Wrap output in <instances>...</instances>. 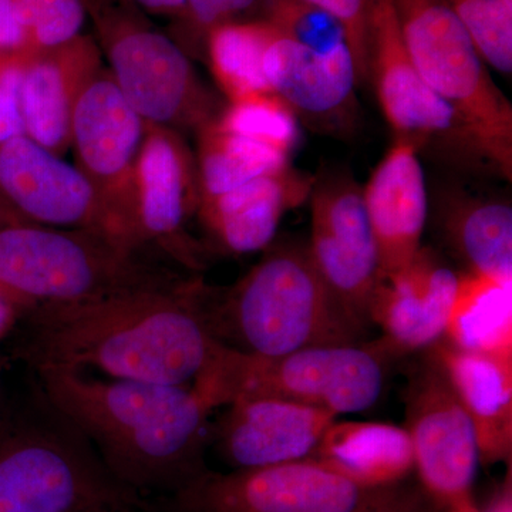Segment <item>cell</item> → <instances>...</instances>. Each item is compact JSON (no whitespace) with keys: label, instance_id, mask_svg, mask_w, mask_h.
Segmentation results:
<instances>
[{"label":"cell","instance_id":"cell-6","mask_svg":"<svg viewBox=\"0 0 512 512\" xmlns=\"http://www.w3.org/2000/svg\"><path fill=\"white\" fill-rule=\"evenodd\" d=\"M390 356L382 340L312 346L278 356L248 355L217 342L191 386L212 410L244 397H274L336 416L360 413L379 400Z\"/></svg>","mask_w":512,"mask_h":512},{"label":"cell","instance_id":"cell-11","mask_svg":"<svg viewBox=\"0 0 512 512\" xmlns=\"http://www.w3.org/2000/svg\"><path fill=\"white\" fill-rule=\"evenodd\" d=\"M367 491L309 458L231 473L205 470L158 503V511L348 512Z\"/></svg>","mask_w":512,"mask_h":512},{"label":"cell","instance_id":"cell-38","mask_svg":"<svg viewBox=\"0 0 512 512\" xmlns=\"http://www.w3.org/2000/svg\"><path fill=\"white\" fill-rule=\"evenodd\" d=\"M22 311L8 299L0 296V340L6 338L18 325Z\"/></svg>","mask_w":512,"mask_h":512},{"label":"cell","instance_id":"cell-23","mask_svg":"<svg viewBox=\"0 0 512 512\" xmlns=\"http://www.w3.org/2000/svg\"><path fill=\"white\" fill-rule=\"evenodd\" d=\"M311 460L363 490L402 483L414 470L407 430L375 421L336 419L323 434Z\"/></svg>","mask_w":512,"mask_h":512},{"label":"cell","instance_id":"cell-43","mask_svg":"<svg viewBox=\"0 0 512 512\" xmlns=\"http://www.w3.org/2000/svg\"><path fill=\"white\" fill-rule=\"evenodd\" d=\"M8 59L9 57L0 56V70H2L3 64H5L6 60Z\"/></svg>","mask_w":512,"mask_h":512},{"label":"cell","instance_id":"cell-3","mask_svg":"<svg viewBox=\"0 0 512 512\" xmlns=\"http://www.w3.org/2000/svg\"><path fill=\"white\" fill-rule=\"evenodd\" d=\"M237 284H202L200 303L215 342L248 355L278 356L323 345H352L365 335L323 284L308 245H269Z\"/></svg>","mask_w":512,"mask_h":512},{"label":"cell","instance_id":"cell-13","mask_svg":"<svg viewBox=\"0 0 512 512\" xmlns=\"http://www.w3.org/2000/svg\"><path fill=\"white\" fill-rule=\"evenodd\" d=\"M200 201L197 164L173 128L147 124L134 178L133 239L138 248L197 272L200 245L187 232Z\"/></svg>","mask_w":512,"mask_h":512},{"label":"cell","instance_id":"cell-44","mask_svg":"<svg viewBox=\"0 0 512 512\" xmlns=\"http://www.w3.org/2000/svg\"><path fill=\"white\" fill-rule=\"evenodd\" d=\"M501 2H503L504 5H507L508 8H512V0H501Z\"/></svg>","mask_w":512,"mask_h":512},{"label":"cell","instance_id":"cell-5","mask_svg":"<svg viewBox=\"0 0 512 512\" xmlns=\"http://www.w3.org/2000/svg\"><path fill=\"white\" fill-rule=\"evenodd\" d=\"M160 258L94 229L5 225L0 227V296L23 313L40 305L177 288L191 279Z\"/></svg>","mask_w":512,"mask_h":512},{"label":"cell","instance_id":"cell-45","mask_svg":"<svg viewBox=\"0 0 512 512\" xmlns=\"http://www.w3.org/2000/svg\"><path fill=\"white\" fill-rule=\"evenodd\" d=\"M0 404H2V400H0Z\"/></svg>","mask_w":512,"mask_h":512},{"label":"cell","instance_id":"cell-16","mask_svg":"<svg viewBox=\"0 0 512 512\" xmlns=\"http://www.w3.org/2000/svg\"><path fill=\"white\" fill-rule=\"evenodd\" d=\"M210 440L232 470L309 460L338 416L306 404L244 397L222 407Z\"/></svg>","mask_w":512,"mask_h":512},{"label":"cell","instance_id":"cell-39","mask_svg":"<svg viewBox=\"0 0 512 512\" xmlns=\"http://www.w3.org/2000/svg\"><path fill=\"white\" fill-rule=\"evenodd\" d=\"M478 512H512L511 473L508 474V478L501 485L500 490L493 495L483 510L478 508Z\"/></svg>","mask_w":512,"mask_h":512},{"label":"cell","instance_id":"cell-12","mask_svg":"<svg viewBox=\"0 0 512 512\" xmlns=\"http://www.w3.org/2000/svg\"><path fill=\"white\" fill-rule=\"evenodd\" d=\"M311 195L309 255L340 308L366 333L382 275L363 188L346 175H336L315 181Z\"/></svg>","mask_w":512,"mask_h":512},{"label":"cell","instance_id":"cell-27","mask_svg":"<svg viewBox=\"0 0 512 512\" xmlns=\"http://www.w3.org/2000/svg\"><path fill=\"white\" fill-rule=\"evenodd\" d=\"M508 286L464 272L463 284L443 338L464 349L511 353L510 306H494L495 296Z\"/></svg>","mask_w":512,"mask_h":512},{"label":"cell","instance_id":"cell-18","mask_svg":"<svg viewBox=\"0 0 512 512\" xmlns=\"http://www.w3.org/2000/svg\"><path fill=\"white\" fill-rule=\"evenodd\" d=\"M363 200L379 251L380 275L392 278L419 254L429 215L416 144L396 137L363 188Z\"/></svg>","mask_w":512,"mask_h":512},{"label":"cell","instance_id":"cell-26","mask_svg":"<svg viewBox=\"0 0 512 512\" xmlns=\"http://www.w3.org/2000/svg\"><path fill=\"white\" fill-rule=\"evenodd\" d=\"M195 164L200 200H205L262 175L286 170L289 156L265 144L227 133L211 120L200 130Z\"/></svg>","mask_w":512,"mask_h":512},{"label":"cell","instance_id":"cell-9","mask_svg":"<svg viewBox=\"0 0 512 512\" xmlns=\"http://www.w3.org/2000/svg\"><path fill=\"white\" fill-rule=\"evenodd\" d=\"M146 128L106 67L87 84L70 127L76 167L93 185L114 235L136 248L134 178Z\"/></svg>","mask_w":512,"mask_h":512},{"label":"cell","instance_id":"cell-36","mask_svg":"<svg viewBox=\"0 0 512 512\" xmlns=\"http://www.w3.org/2000/svg\"><path fill=\"white\" fill-rule=\"evenodd\" d=\"M29 45L15 0H0V56H28Z\"/></svg>","mask_w":512,"mask_h":512},{"label":"cell","instance_id":"cell-7","mask_svg":"<svg viewBox=\"0 0 512 512\" xmlns=\"http://www.w3.org/2000/svg\"><path fill=\"white\" fill-rule=\"evenodd\" d=\"M410 59L495 174L512 180V106L444 0H392Z\"/></svg>","mask_w":512,"mask_h":512},{"label":"cell","instance_id":"cell-15","mask_svg":"<svg viewBox=\"0 0 512 512\" xmlns=\"http://www.w3.org/2000/svg\"><path fill=\"white\" fill-rule=\"evenodd\" d=\"M0 202L30 224L116 237L93 185L76 164L28 136L0 143Z\"/></svg>","mask_w":512,"mask_h":512},{"label":"cell","instance_id":"cell-33","mask_svg":"<svg viewBox=\"0 0 512 512\" xmlns=\"http://www.w3.org/2000/svg\"><path fill=\"white\" fill-rule=\"evenodd\" d=\"M333 16L348 35L350 50L355 59L357 82L370 76L372 52V12L375 0H303Z\"/></svg>","mask_w":512,"mask_h":512},{"label":"cell","instance_id":"cell-1","mask_svg":"<svg viewBox=\"0 0 512 512\" xmlns=\"http://www.w3.org/2000/svg\"><path fill=\"white\" fill-rule=\"evenodd\" d=\"M200 279L30 308L20 315L19 353L33 370L57 367L109 379L190 386L210 362L215 342L202 316Z\"/></svg>","mask_w":512,"mask_h":512},{"label":"cell","instance_id":"cell-4","mask_svg":"<svg viewBox=\"0 0 512 512\" xmlns=\"http://www.w3.org/2000/svg\"><path fill=\"white\" fill-rule=\"evenodd\" d=\"M158 512L119 483L79 429L39 386L0 404V512Z\"/></svg>","mask_w":512,"mask_h":512},{"label":"cell","instance_id":"cell-34","mask_svg":"<svg viewBox=\"0 0 512 512\" xmlns=\"http://www.w3.org/2000/svg\"><path fill=\"white\" fill-rule=\"evenodd\" d=\"M25 57H9L0 70V143L26 136L22 111Z\"/></svg>","mask_w":512,"mask_h":512},{"label":"cell","instance_id":"cell-28","mask_svg":"<svg viewBox=\"0 0 512 512\" xmlns=\"http://www.w3.org/2000/svg\"><path fill=\"white\" fill-rule=\"evenodd\" d=\"M214 123L227 133L265 144L289 157L301 137L295 111L274 93L229 101Z\"/></svg>","mask_w":512,"mask_h":512},{"label":"cell","instance_id":"cell-35","mask_svg":"<svg viewBox=\"0 0 512 512\" xmlns=\"http://www.w3.org/2000/svg\"><path fill=\"white\" fill-rule=\"evenodd\" d=\"M426 491L397 483L367 491L365 498L348 512H441Z\"/></svg>","mask_w":512,"mask_h":512},{"label":"cell","instance_id":"cell-25","mask_svg":"<svg viewBox=\"0 0 512 512\" xmlns=\"http://www.w3.org/2000/svg\"><path fill=\"white\" fill-rule=\"evenodd\" d=\"M275 36L276 29L264 19L225 23L208 33L204 53L229 100L272 93L264 59Z\"/></svg>","mask_w":512,"mask_h":512},{"label":"cell","instance_id":"cell-10","mask_svg":"<svg viewBox=\"0 0 512 512\" xmlns=\"http://www.w3.org/2000/svg\"><path fill=\"white\" fill-rule=\"evenodd\" d=\"M421 488L441 510L476 507L478 448L473 424L441 367L429 355L410 376L406 427Z\"/></svg>","mask_w":512,"mask_h":512},{"label":"cell","instance_id":"cell-21","mask_svg":"<svg viewBox=\"0 0 512 512\" xmlns=\"http://www.w3.org/2000/svg\"><path fill=\"white\" fill-rule=\"evenodd\" d=\"M313 183L311 178L286 168L198 201L197 214L208 237L222 252L254 254L274 242L285 212L311 195Z\"/></svg>","mask_w":512,"mask_h":512},{"label":"cell","instance_id":"cell-24","mask_svg":"<svg viewBox=\"0 0 512 512\" xmlns=\"http://www.w3.org/2000/svg\"><path fill=\"white\" fill-rule=\"evenodd\" d=\"M444 237L467 274L510 285L512 207L498 198L457 197L447 201Z\"/></svg>","mask_w":512,"mask_h":512},{"label":"cell","instance_id":"cell-14","mask_svg":"<svg viewBox=\"0 0 512 512\" xmlns=\"http://www.w3.org/2000/svg\"><path fill=\"white\" fill-rule=\"evenodd\" d=\"M370 76L384 117L396 131L421 147L483 161L454 110L421 77L410 59L392 0H375L372 12Z\"/></svg>","mask_w":512,"mask_h":512},{"label":"cell","instance_id":"cell-19","mask_svg":"<svg viewBox=\"0 0 512 512\" xmlns=\"http://www.w3.org/2000/svg\"><path fill=\"white\" fill-rule=\"evenodd\" d=\"M99 43L89 35L25 57L22 111L25 134L64 157L70 150L74 107L103 69Z\"/></svg>","mask_w":512,"mask_h":512},{"label":"cell","instance_id":"cell-32","mask_svg":"<svg viewBox=\"0 0 512 512\" xmlns=\"http://www.w3.org/2000/svg\"><path fill=\"white\" fill-rule=\"evenodd\" d=\"M265 0H185L174 16L173 39L185 53H204L205 39L212 29L238 22L249 12L264 6Z\"/></svg>","mask_w":512,"mask_h":512},{"label":"cell","instance_id":"cell-22","mask_svg":"<svg viewBox=\"0 0 512 512\" xmlns=\"http://www.w3.org/2000/svg\"><path fill=\"white\" fill-rule=\"evenodd\" d=\"M264 72L272 93L296 116L325 121L348 109L357 83L350 50L323 55L276 30L265 53Z\"/></svg>","mask_w":512,"mask_h":512},{"label":"cell","instance_id":"cell-41","mask_svg":"<svg viewBox=\"0 0 512 512\" xmlns=\"http://www.w3.org/2000/svg\"><path fill=\"white\" fill-rule=\"evenodd\" d=\"M441 512H478V507L467 508V510H446Z\"/></svg>","mask_w":512,"mask_h":512},{"label":"cell","instance_id":"cell-40","mask_svg":"<svg viewBox=\"0 0 512 512\" xmlns=\"http://www.w3.org/2000/svg\"><path fill=\"white\" fill-rule=\"evenodd\" d=\"M22 222H26L16 215L15 212L10 211L5 204L0 202V227H5V225L10 224H22Z\"/></svg>","mask_w":512,"mask_h":512},{"label":"cell","instance_id":"cell-31","mask_svg":"<svg viewBox=\"0 0 512 512\" xmlns=\"http://www.w3.org/2000/svg\"><path fill=\"white\" fill-rule=\"evenodd\" d=\"M28 37L29 55L70 42L82 35L84 0H15ZM26 56V57H28Z\"/></svg>","mask_w":512,"mask_h":512},{"label":"cell","instance_id":"cell-20","mask_svg":"<svg viewBox=\"0 0 512 512\" xmlns=\"http://www.w3.org/2000/svg\"><path fill=\"white\" fill-rule=\"evenodd\" d=\"M427 353L446 375L476 434L478 460L510 463L512 352L464 349L440 339Z\"/></svg>","mask_w":512,"mask_h":512},{"label":"cell","instance_id":"cell-8","mask_svg":"<svg viewBox=\"0 0 512 512\" xmlns=\"http://www.w3.org/2000/svg\"><path fill=\"white\" fill-rule=\"evenodd\" d=\"M101 55L130 106L147 124L181 130L214 120V101L190 56L136 8L101 5L94 13Z\"/></svg>","mask_w":512,"mask_h":512},{"label":"cell","instance_id":"cell-30","mask_svg":"<svg viewBox=\"0 0 512 512\" xmlns=\"http://www.w3.org/2000/svg\"><path fill=\"white\" fill-rule=\"evenodd\" d=\"M470 33L487 66L512 72V8L501 0H444Z\"/></svg>","mask_w":512,"mask_h":512},{"label":"cell","instance_id":"cell-29","mask_svg":"<svg viewBox=\"0 0 512 512\" xmlns=\"http://www.w3.org/2000/svg\"><path fill=\"white\" fill-rule=\"evenodd\" d=\"M264 20L281 35L323 55L350 50L338 20L303 0H265ZM352 52V50H350Z\"/></svg>","mask_w":512,"mask_h":512},{"label":"cell","instance_id":"cell-17","mask_svg":"<svg viewBox=\"0 0 512 512\" xmlns=\"http://www.w3.org/2000/svg\"><path fill=\"white\" fill-rule=\"evenodd\" d=\"M463 276L421 248L404 271L380 281L370 320L382 329L380 340L393 356L427 350L443 339Z\"/></svg>","mask_w":512,"mask_h":512},{"label":"cell","instance_id":"cell-2","mask_svg":"<svg viewBox=\"0 0 512 512\" xmlns=\"http://www.w3.org/2000/svg\"><path fill=\"white\" fill-rule=\"evenodd\" d=\"M37 386L89 440L111 476L158 505L208 470L214 412L191 386L35 369Z\"/></svg>","mask_w":512,"mask_h":512},{"label":"cell","instance_id":"cell-37","mask_svg":"<svg viewBox=\"0 0 512 512\" xmlns=\"http://www.w3.org/2000/svg\"><path fill=\"white\" fill-rule=\"evenodd\" d=\"M124 2L143 12L174 18L183 8L185 0H124Z\"/></svg>","mask_w":512,"mask_h":512},{"label":"cell","instance_id":"cell-42","mask_svg":"<svg viewBox=\"0 0 512 512\" xmlns=\"http://www.w3.org/2000/svg\"><path fill=\"white\" fill-rule=\"evenodd\" d=\"M80 512H141V511H123V510H89Z\"/></svg>","mask_w":512,"mask_h":512}]
</instances>
